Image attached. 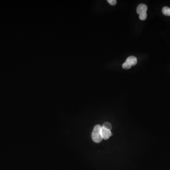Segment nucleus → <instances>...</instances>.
I'll list each match as a JSON object with an SVG mask.
<instances>
[{
	"mask_svg": "<svg viewBox=\"0 0 170 170\" xmlns=\"http://www.w3.org/2000/svg\"><path fill=\"white\" fill-rule=\"evenodd\" d=\"M102 135L103 139L107 140L111 136H112V133L110 130L102 127Z\"/></svg>",
	"mask_w": 170,
	"mask_h": 170,
	"instance_id": "20e7f679",
	"label": "nucleus"
},
{
	"mask_svg": "<svg viewBox=\"0 0 170 170\" xmlns=\"http://www.w3.org/2000/svg\"><path fill=\"white\" fill-rule=\"evenodd\" d=\"M107 2L110 5L112 6L115 5L117 3V1L116 0H108Z\"/></svg>",
	"mask_w": 170,
	"mask_h": 170,
	"instance_id": "0eeeda50",
	"label": "nucleus"
},
{
	"mask_svg": "<svg viewBox=\"0 0 170 170\" xmlns=\"http://www.w3.org/2000/svg\"><path fill=\"white\" fill-rule=\"evenodd\" d=\"M102 127L104 128H105V129H108V130H110L111 131L112 128V125L111 123H109V122H105V123L103 124V126Z\"/></svg>",
	"mask_w": 170,
	"mask_h": 170,
	"instance_id": "423d86ee",
	"label": "nucleus"
},
{
	"mask_svg": "<svg viewBox=\"0 0 170 170\" xmlns=\"http://www.w3.org/2000/svg\"><path fill=\"white\" fill-rule=\"evenodd\" d=\"M162 13L165 16H170V8L165 6L162 9Z\"/></svg>",
	"mask_w": 170,
	"mask_h": 170,
	"instance_id": "39448f33",
	"label": "nucleus"
},
{
	"mask_svg": "<svg viewBox=\"0 0 170 170\" xmlns=\"http://www.w3.org/2000/svg\"><path fill=\"white\" fill-rule=\"evenodd\" d=\"M92 138L95 143L101 142L103 140L102 135V127L100 125H96L93 129Z\"/></svg>",
	"mask_w": 170,
	"mask_h": 170,
	"instance_id": "f257e3e1",
	"label": "nucleus"
},
{
	"mask_svg": "<svg viewBox=\"0 0 170 170\" xmlns=\"http://www.w3.org/2000/svg\"><path fill=\"white\" fill-rule=\"evenodd\" d=\"M137 63V59L134 56L128 57L125 62L122 64V68L124 69H129L133 66L136 65Z\"/></svg>",
	"mask_w": 170,
	"mask_h": 170,
	"instance_id": "7ed1b4c3",
	"label": "nucleus"
},
{
	"mask_svg": "<svg viewBox=\"0 0 170 170\" xmlns=\"http://www.w3.org/2000/svg\"><path fill=\"white\" fill-rule=\"evenodd\" d=\"M148 6L144 4H140L137 8V12L139 14V18L141 21H145L147 18Z\"/></svg>",
	"mask_w": 170,
	"mask_h": 170,
	"instance_id": "f03ea898",
	"label": "nucleus"
}]
</instances>
